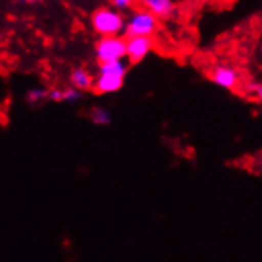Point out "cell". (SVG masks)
I'll list each match as a JSON object with an SVG mask.
<instances>
[{
    "label": "cell",
    "mask_w": 262,
    "mask_h": 262,
    "mask_svg": "<svg viewBox=\"0 0 262 262\" xmlns=\"http://www.w3.org/2000/svg\"><path fill=\"white\" fill-rule=\"evenodd\" d=\"M45 99H50V91H45V89H30L27 92V100L30 103H40Z\"/></svg>",
    "instance_id": "8fae6325"
},
{
    "label": "cell",
    "mask_w": 262,
    "mask_h": 262,
    "mask_svg": "<svg viewBox=\"0 0 262 262\" xmlns=\"http://www.w3.org/2000/svg\"><path fill=\"white\" fill-rule=\"evenodd\" d=\"M248 92H250V94H253L256 99H260L262 100V84H259V83L248 84Z\"/></svg>",
    "instance_id": "5bb4252c"
},
{
    "label": "cell",
    "mask_w": 262,
    "mask_h": 262,
    "mask_svg": "<svg viewBox=\"0 0 262 262\" xmlns=\"http://www.w3.org/2000/svg\"><path fill=\"white\" fill-rule=\"evenodd\" d=\"M137 2L143 7V10H148L161 19L170 18L175 10L173 0H137Z\"/></svg>",
    "instance_id": "8992f818"
},
{
    "label": "cell",
    "mask_w": 262,
    "mask_h": 262,
    "mask_svg": "<svg viewBox=\"0 0 262 262\" xmlns=\"http://www.w3.org/2000/svg\"><path fill=\"white\" fill-rule=\"evenodd\" d=\"M127 72V64L122 60H115V62H108V64H100L99 73L100 75H115V76H122L124 78Z\"/></svg>",
    "instance_id": "9c48e42d"
},
{
    "label": "cell",
    "mask_w": 262,
    "mask_h": 262,
    "mask_svg": "<svg viewBox=\"0 0 262 262\" xmlns=\"http://www.w3.org/2000/svg\"><path fill=\"white\" fill-rule=\"evenodd\" d=\"M159 30V18L148 10L134 11L126 21L127 37H152Z\"/></svg>",
    "instance_id": "7a4b0ae2"
},
{
    "label": "cell",
    "mask_w": 262,
    "mask_h": 262,
    "mask_svg": "<svg viewBox=\"0 0 262 262\" xmlns=\"http://www.w3.org/2000/svg\"><path fill=\"white\" fill-rule=\"evenodd\" d=\"M16 2H21V4H37L40 0H16Z\"/></svg>",
    "instance_id": "2e32d148"
},
{
    "label": "cell",
    "mask_w": 262,
    "mask_h": 262,
    "mask_svg": "<svg viewBox=\"0 0 262 262\" xmlns=\"http://www.w3.org/2000/svg\"><path fill=\"white\" fill-rule=\"evenodd\" d=\"M152 37H127V59L132 64L143 60L152 50Z\"/></svg>",
    "instance_id": "277c9868"
},
{
    "label": "cell",
    "mask_w": 262,
    "mask_h": 262,
    "mask_svg": "<svg viewBox=\"0 0 262 262\" xmlns=\"http://www.w3.org/2000/svg\"><path fill=\"white\" fill-rule=\"evenodd\" d=\"M110 4L115 10L124 11V10H130L134 7L135 0H110Z\"/></svg>",
    "instance_id": "4fadbf2b"
},
{
    "label": "cell",
    "mask_w": 262,
    "mask_h": 262,
    "mask_svg": "<svg viewBox=\"0 0 262 262\" xmlns=\"http://www.w3.org/2000/svg\"><path fill=\"white\" fill-rule=\"evenodd\" d=\"M64 89H51L50 91V100L53 102H62Z\"/></svg>",
    "instance_id": "9a60e30c"
},
{
    "label": "cell",
    "mask_w": 262,
    "mask_h": 262,
    "mask_svg": "<svg viewBox=\"0 0 262 262\" xmlns=\"http://www.w3.org/2000/svg\"><path fill=\"white\" fill-rule=\"evenodd\" d=\"M81 99V92L80 89L76 88H69V89H64V96H62V102H78Z\"/></svg>",
    "instance_id": "7c38bea8"
},
{
    "label": "cell",
    "mask_w": 262,
    "mask_h": 262,
    "mask_svg": "<svg viewBox=\"0 0 262 262\" xmlns=\"http://www.w3.org/2000/svg\"><path fill=\"white\" fill-rule=\"evenodd\" d=\"M70 81L73 88L80 91H88L96 84L94 76H92L86 69H73L70 73Z\"/></svg>",
    "instance_id": "ba28073f"
},
{
    "label": "cell",
    "mask_w": 262,
    "mask_h": 262,
    "mask_svg": "<svg viewBox=\"0 0 262 262\" xmlns=\"http://www.w3.org/2000/svg\"><path fill=\"white\" fill-rule=\"evenodd\" d=\"M91 118L99 126H106V124H110V122H112L110 113L106 110H103V108H94L91 112Z\"/></svg>",
    "instance_id": "30bf717a"
},
{
    "label": "cell",
    "mask_w": 262,
    "mask_h": 262,
    "mask_svg": "<svg viewBox=\"0 0 262 262\" xmlns=\"http://www.w3.org/2000/svg\"><path fill=\"white\" fill-rule=\"evenodd\" d=\"M96 57L100 64L115 62L127 57V40L119 35L102 37L96 43Z\"/></svg>",
    "instance_id": "3957f363"
},
{
    "label": "cell",
    "mask_w": 262,
    "mask_h": 262,
    "mask_svg": "<svg viewBox=\"0 0 262 262\" xmlns=\"http://www.w3.org/2000/svg\"><path fill=\"white\" fill-rule=\"evenodd\" d=\"M122 83H124V78L122 76H115V75H100L96 80V91L100 92V94H112V92H116L121 89Z\"/></svg>",
    "instance_id": "52a82bcc"
},
{
    "label": "cell",
    "mask_w": 262,
    "mask_h": 262,
    "mask_svg": "<svg viewBox=\"0 0 262 262\" xmlns=\"http://www.w3.org/2000/svg\"><path fill=\"white\" fill-rule=\"evenodd\" d=\"M210 78L214 84H218L224 89H235L240 81V75L232 67L216 66L210 72Z\"/></svg>",
    "instance_id": "5b68a950"
},
{
    "label": "cell",
    "mask_w": 262,
    "mask_h": 262,
    "mask_svg": "<svg viewBox=\"0 0 262 262\" xmlns=\"http://www.w3.org/2000/svg\"><path fill=\"white\" fill-rule=\"evenodd\" d=\"M92 29L102 37L118 35L122 29H126V21L122 14L115 8H99L92 13L91 18Z\"/></svg>",
    "instance_id": "6da1fadb"
}]
</instances>
